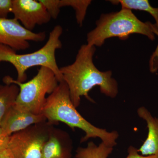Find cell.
<instances>
[{
    "label": "cell",
    "mask_w": 158,
    "mask_h": 158,
    "mask_svg": "<svg viewBox=\"0 0 158 158\" xmlns=\"http://www.w3.org/2000/svg\"><path fill=\"white\" fill-rule=\"evenodd\" d=\"M95 51V47L88 44H83L78 51L74 62L60 68L63 81L68 86L71 101L76 108L80 106L82 96L94 102L89 92L96 86L108 97L115 98L118 94V83L112 77V72L101 71L94 63Z\"/></svg>",
    "instance_id": "1"
},
{
    "label": "cell",
    "mask_w": 158,
    "mask_h": 158,
    "mask_svg": "<svg viewBox=\"0 0 158 158\" xmlns=\"http://www.w3.org/2000/svg\"><path fill=\"white\" fill-rule=\"evenodd\" d=\"M76 109L71 100L68 86L62 81L47 97L41 114L52 124L62 122L72 129L77 128L82 130L85 136L81 139V143L90 138H98L110 146H116L119 136L117 131L109 132L105 129L97 127L84 118Z\"/></svg>",
    "instance_id": "2"
},
{
    "label": "cell",
    "mask_w": 158,
    "mask_h": 158,
    "mask_svg": "<svg viewBox=\"0 0 158 158\" xmlns=\"http://www.w3.org/2000/svg\"><path fill=\"white\" fill-rule=\"evenodd\" d=\"M132 34L144 35L153 41L155 35L158 36V27L156 24L141 21L131 10L121 9L101 15L96 22L95 28L87 34V44L101 47L109 38L118 37L125 40Z\"/></svg>",
    "instance_id": "3"
},
{
    "label": "cell",
    "mask_w": 158,
    "mask_h": 158,
    "mask_svg": "<svg viewBox=\"0 0 158 158\" xmlns=\"http://www.w3.org/2000/svg\"><path fill=\"white\" fill-rule=\"evenodd\" d=\"M63 29L60 25L54 27L50 33L48 39L41 48L30 53L18 54L6 46L0 45V62L11 63L16 69L17 81L23 83L27 79V71L34 66H44L49 69L56 75L58 81L63 78L56 60L57 50L62 47L60 37Z\"/></svg>",
    "instance_id": "4"
},
{
    "label": "cell",
    "mask_w": 158,
    "mask_h": 158,
    "mask_svg": "<svg viewBox=\"0 0 158 158\" xmlns=\"http://www.w3.org/2000/svg\"><path fill=\"white\" fill-rule=\"evenodd\" d=\"M3 81L5 84H15L19 87L15 104L37 115L42 113L46 94L52 93L59 83L53 72L44 66L40 67L37 74L29 81L21 83L10 76L4 77Z\"/></svg>",
    "instance_id": "5"
},
{
    "label": "cell",
    "mask_w": 158,
    "mask_h": 158,
    "mask_svg": "<svg viewBox=\"0 0 158 158\" xmlns=\"http://www.w3.org/2000/svg\"><path fill=\"white\" fill-rule=\"evenodd\" d=\"M47 121L31 126L8 137L6 147L12 158H41L44 145L53 131Z\"/></svg>",
    "instance_id": "6"
},
{
    "label": "cell",
    "mask_w": 158,
    "mask_h": 158,
    "mask_svg": "<svg viewBox=\"0 0 158 158\" xmlns=\"http://www.w3.org/2000/svg\"><path fill=\"white\" fill-rule=\"evenodd\" d=\"M46 37L45 32L29 31L15 19L0 18V45L15 51L24 50L30 47L29 41L42 42Z\"/></svg>",
    "instance_id": "7"
},
{
    "label": "cell",
    "mask_w": 158,
    "mask_h": 158,
    "mask_svg": "<svg viewBox=\"0 0 158 158\" xmlns=\"http://www.w3.org/2000/svg\"><path fill=\"white\" fill-rule=\"evenodd\" d=\"M11 13L13 18L31 31L37 25L48 23L52 19L39 0H12Z\"/></svg>",
    "instance_id": "8"
},
{
    "label": "cell",
    "mask_w": 158,
    "mask_h": 158,
    "mask_svg": "<svg viewBox=\"0 0 158 158\" xmlns=\"http://www.w3.org/2000/svg\"><path fill=\"white\" fill-rule=\"evenodd\" d=\"M46 121L45 116L42 114H34L14 104L6 113L2 121L1 134L4 137L7 138L31 126Z\"/></svg>",
    "instance_id": "9"
},
{
    "label": "cell",
    "mask_w": 158,
    "mask_h": 158,
    "mask_svg": "<svg viewBox=\"0 0 158 158\" xmlns=\"http://www.w3.org/2000/svg\"><path fill=\"white\" fill-rule=\"evenodd\" d=\"M137 113L146 122L148 129L147 138L138 152L143 156H158V118L153 117L144 107L138 108Z\"/></svg>",
    "instance_id": "10"
},
{
    "label": "cell",
    "mask_w": 158,
    "mask_h": 158,
    "mask_svg": "<svg viewBox=\"0 0 158 158\" xmlns=\"http://www.w3.org/2000/svg\"><path fill=\"white\" fill-rule=\"evenodd\" d=\"M53 130L48 140L44 145L41 158H71L72 143L66 135H60V138Z\"/></svg>",
    "instance_id": "11"
},
{
    "label": "cell",
    "mask_w": 158,
    "mask_h": 158,
    "mask_svg": "<svg viewBox=\"0 0 158 158\" xmlns=\"http://www.w3.org/2000/svg\"><path fill=\"white\" fill-rule=\"evenodd\" d=\"M19 92V87L15 84L0 85V133L3 118L15 103Z\"/></svg>",
    "instance_id": "12"
},
{
    "label": "cell",
    "mask_w": 158,
    "mask_h": 158,
    "mask_svg": "<svg viewBox=\"0 0 158 158\" xmlns=\"http://www.w3.org/2000/svg\"><path fill=\"white\" fill-rule=\"evenodd\" d=\"M113 147L102 142L98 145L90 141L86 147H79L76 152L75 158H108Z\"/></svg>",
    "instance_id": "13"
},
{
    "label": "cell",
    "mask_w": 158,
    "mask_h": 158,
    "mask_svg": "<svg viewBox=\"0 0 158 158\" xmlns=\"http://www.w3.org/2000/svg\"><path fill=\"white\" fill-rule=\"evenodd\" d=\"M109 2L114 5H120L122 9L140 10L149 13L156 20L158 27V8H154L148 0H115Z\"/></svg>",
    "instance_id": "14"
},
{
    "label": "cell",
    "mask_w": 158,
    "mask_h": 158,
    "mask_svg": "<svg viewBox=\"0 0 158 158\" xmlns=\"http://www.w3.org/2000/svg\"><path fill=\"white\" fill-rule=\"evenodd\" d=\"M90 0H60V8L71 7L75 11L77 23L81 27L85 20L87 10L91 4Z\"/></svg>",
    "instance_id": "15"
},
{
    "label": "cell",
    "mask_w": 158,
    "mask_h": 158,
    "mask_svg": "<svg viewBox=\"0 0 158 158\" xmlns=\"http://www.w3.org/2000/svg\"><path fill=\"white\" fill-rule=\"evenodd\" d=\"M46 9L51 18L56 19L60 12V0H39Z\"/></svg>",
    "instance_id": "16"
},
{
    "label": "cell",
    "mask_w": 158,
    "mask_h": 158,
    "mask_svg": "<svg viewBox=\"0 0 158 158\" xmlns=\"http://www.w3.org/2000/svg\"><path fill=\"white\" fill-rule=\"evenodd\" d=\"M12 8V0H0V18H7Z\"/></svg>",
    "instance_id": "17"
},
{
    "label": "cell",
    "mask_w": 158,
    "mask_h": 158,
    "mask_svg": "<svg viewBox=\"0 0 158 158\" xmlns=\"http://www.w3.org/2000/svg\"><path fill=\"white\" fill-rule=\"evenodd\" d=\"M128 155L125 158H158L156 156H143L138 152V149L130 146L127 150Z\"/></svg>",
    "instance_id": "18"
},
{
    "label": "cell",
    "mask_w": 158,
    "mask_h": 158,
    "mask_svg": "<svg viewBox=\"0 0 158 158\" xmlns=\"http://www.w3.org/2000/svg\"><path fill=\"white\" fill-rule=\"evenodd\" d=\"M0 158H12L11 153L7 148L6 146L0 153Z\"/></svg>",
    "instance_id": "19"
},
{
    "label": "cell",
    "mask_w": 158,
    "mask_h": 158,
    "mask_svg": "<svg viewBox=\"0 0 158 158\" xmlns=\"http://www.w3.org/2000/svg\"><path fill=\"white\" fill-rule=\"evenodd\" d=\"M8 138V137H7V138L4 137L2 135L1 133H0V153L2 150L3 148L6 147Z\"/></svg>",
    "instance_id": "20"
}]
</instances>
